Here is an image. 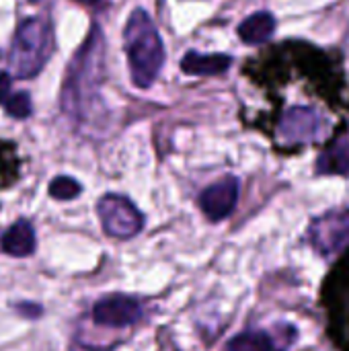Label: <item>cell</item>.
<instances>
[{"label":"cell","instance_id":"30bf717a","mask_svg":"<svg viewBox=\"0 0 349 351\" xmlns=\"http://www.w3.org/2000/svg\"><path fill=\"white\" fill-rule=\"evenodd\" d=\"M232 60L224 53H197L189 51L181 60V70L191 76H214L230 68Z\"/></svg>","mask_w":349,"mask_h":351},{"label":"cell","instance_id":"4fadbf2b","mask_svg":"<svg viewBox=\"0 0 349 351\" xmlns=\"http://www.w3.org/2000/svg\"><path fill=\"white\" fill-rule=\"evenodd\" d=\"M319 173L325 175H349V142H339L319 158Z\"/></svg>","mask_w":349,"mask_h":351},{"label":"cell","instance_id":"7a4b0ae2","mask_svg":"<svg viewBox=\"0 0 349 351\" xmlns=\"http://www.w3.org/2000/svg\"><path fill=\"white\" fill-rule=\"evenodd\" d=\"M123 47L134 84L148 88L165 64V45L146 10L136 8L130 14L123 31Z\"/></svg>","mask_w":349,"mask_h":351},{"label":"cell","instance_id":"9c48e42d","mask_svg":"<svg viewBox=\"0 0 349 351\" xmlns=\"http://www.w3.org/2000/svg\"><path fill=\"white\" fill-rule=\"evenodd\" d=\"M0 247L10 257H29L35 251V232L27 220L14 222L2 237Z\"/></svg>","mask_w":349,"mask_h":351},{"label":"cell","instance_id":"52a82bcc","mask_svg":"<svg viewBox=\"0 0 349 351\" xmlns=\"http://www.w3.org/2000/svg\"><path fill=\"white\" fill-rule=\"evenodd\" d=\"M323 119L311 107H292L280 121V136L288 144H304L321 138Z\"/></svg>","mask_w":349,"mask_h":351},{"label":"cell","instance_id":"ba28073f","mask_svg":"<svg viewBox=\"0 0 349 351\" xmlns=\"http://www.w3.org/2000/svg\"><path fill=\"white\" fill-rule=\"evenodd\" d=\"M237 202H239V181L234 177H226L210 185L200 195V208L212 222H220L228 218L234 212Z\"/></svg>","mask_w":349,"mask_h":351},{"label":"cell","instance_id":"5bb4252c","mask_svg":"<svg viewBox=\"0 0 349 351\" xmlns=\"http://www.w3.org/2000/svg\"><path fill=\"white\" fill-rule=\"evenodd\" d=\"M80 193V185L78 181H74L72 177H56L49 183V195L64 202V199H74Z\"/></svg>","mask_w":349,"mask_h":351},{"label":"cell","instance_id":"8992f818","mask_svg":"<svg viewBox=\"0 0 349 351\" xmlns=\"http://www.w3.org/2000/svg\"><path fill=\"white\" fill-rule=\"evenodd\" d=\"M140 317H142V304L136 298L123 296V294H113V296L101 298L93 308V319L99 325L111 327V329L130 327V325L138 323Z\"/></svg>","mask_w":349,"mask_h":351},{"label":"cell","instance_id":"8fae6325","mask_svg":"<svg viewBox=\"0 0 349 351\" xmlns=\"http://www.w3.org/2000/svg\"><path fill=\"white\" fill-rule=\"evenodd\" d=\"M276 31V19L272 12H253L239 25V35L245 43L249 45H259L265 43Z\"/></svg>","mask_w":349,"mask_h":351},{"label":"cell","instance_id":"7c38bea8","mask_svg":"<svg viewBox=\"0 0 349 351\" xmlns=\"http://www.w3.org/2000/svg\"><path fill=\"white\" fill-rule=\"evenodd\" d=\"M226 351H280V348L265 331H245L228 343Z\"/></svg>","mask_w":349,"mask_h":351},{"label":"cell","instance_id":"9a60e30c","mask_svg":"<svg viewBox=\"0 0 349 351\" xmlns=\"http://www.w3.org/2000/svg\"><path fill=\"white\" fill-rule=\"evenodd\" d=\"M6 113L14 119H27L31 115V99L27 93H16L6 99Z\"/></svg>","mask_w":349,"mask_h":351},{"label":"cell","instance_id":"277c9868","mask_svg":"<svg viewBox=\"0 0 349 351\" xmlns=\"http://www.w3.org/2000/svg\"><path fill=\"white\" fill-rule=\"evenodd\" d=\"M97 212H99L103 230L109 237L119 239V241L134 239L144 226V218L140 210L123 195L107 193L105 197L99 199Z\"/></svg>","mask_w":349,"mask_h":351},{"label":"cell","instance_id":"6da1fadb","mask_svg":"<svg viewBox=\"0 0 349 351\" xmlns=\"http://www.w3.org/2000/svg\"><path fill=\"white\" fill-rule=\"evenodd\" d=\"M105 39L99 29H93L88 39L76 51L68 66L62 88V109L72 117H82L88 103L95 99L103 76Z\"/></svg>","mask_w":349,"mask_h":351},{"label":"cell","instance_id":"5b68a950","mask_svg":"<svg viewBox=\"0 0 349 351\" xmlns=\"http://www.w3.org/2000/svg\"><path fill=\"white\" fill-rule=\"evenodd\" d=\"M309 241L321 255H335L349 249V210L317 218L309 228Z\"/></svg>","mask_w":349,"mask_h":351},{"label":"cell","instance_id":"ac0fdd59","mask_svg":"<svg viewBox=\"0 0 349 351\" xmlns=\"http://www.w3.org/2000/svg\"><path fill=\"white\" fill-rule=\"evenodd\" d=\"M31 2H37V0H31Z\"/></svg>","mask_w":349,"mask_h":351},{"label":"cell","instance_id":"2e32d148","mask_svg":"<svg viewBox=\"0 0 349 351\" xmlns=\"http://www.w3.org/2000/svg\"><path fill=\"white\" fill-rule=\"evenodd\" d=\"M10 93V76L6 72H0V103L8 99Z\"/></svg>","mask_w":349,"mask_h":351},{"label":"cell","instance_id":"e0dca14e","mask_svg":"<svg viewBox=\"0 0 349 351\" xmlns=\"http://www.w3.org/2000/svg\"><path fill=\"white\" fill-rule=\"evenodd\" d=\"M76 2H80V4H86V6H97L101 0H76Z\"/></svg>","mask_w":349,"mask_h":351},{"label":"cell","instance_id":"3957f363","mask_svg":"<svg viewBox=\"0 0 349 351\" xmlns=\"http://www.w3.org/2000/svg\"><path fill=\"white\" fill-rule=\"evenodd\" d=\"M53 33L51 25L43 16L25 19L12 37L8 51V66L16 78H33L41 72L51 56Z\"/></svg>","mask_w":349,"mask_h":351}]
</instances>
